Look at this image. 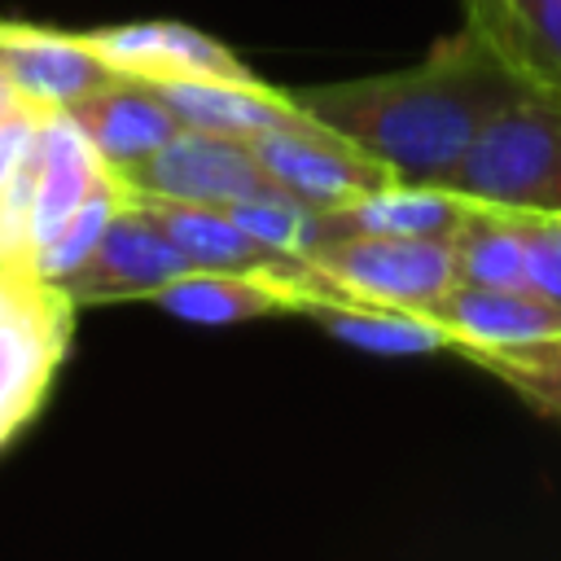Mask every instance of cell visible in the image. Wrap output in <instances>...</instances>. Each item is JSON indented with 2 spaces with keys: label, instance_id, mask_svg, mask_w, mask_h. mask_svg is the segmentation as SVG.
Segmentation results:
<instances>
[{
  "label": "cell",
  "instance_id": "obj_1",
  "mask_svg": "<svg viewBox=\"0 0 561 561\" xmlns=\"http://www.w3.org/2000/svg\"><path fill=\"white\" fill-rule=\"evenodd\" d=\"M522 92L465 26L403 70L294 88L316 123L381 158L399 180L425 184H447L482 123Z\"/></svg>",
  "mask_w": 561,
  "mask_h": 561
},
{
  "label": "cell",
  "instance_id": "obj_2",
  "mask_svg": "<svg viewBox=\"0 0 561 561\" xmlns=\"http://www.w3.org/2000/svg\"><path fill=\"white\" fill-rule=\"evenodd\" d=\"M447 184L508 210H561V96H513L482 123Z\"/></svg>",
  "mask_w": 561,
  "mask_h": 561
},
{
  "label": "cell",
  "instance_id": "obj_3",
  "mask_svg": "<svg viewBox=\"0 0 561 561\" xmlns=\"http://www.w3.org/2000/svg\"><path fill=\"white\" fill-rule=\"evenodd\" d=\"M320 289L408 311H434L460 280L447 237H333L302 254Z\"/></svg>",
  "mask_w": 561,
  "mask_h": 561
},
{
  "label": "cell",
  "instance_id": "obj_4",
  "mask_svg": "<svg viewBox=\"0 0 561 561\" xmlns=\"http://www.w3.org/2000/svg\"><path fill=\"white\" fill-rule=\"evenodd\" d=\"M75 311V298L44 276L0 311V451L44 412L70 355Z\"/></svg>",
  "mask_w": 561,
  "mask_h": 561
},
{
  "label": "cell",
  "instance_id": "obj_5",
  "mask_svg": "<svg viewBox=\"0 0 561 561\" xmlns=\"http://www.w3.org/2000/svg\"><path fill=\"white\" fill-rule=\"evenodd\" d=\"M250 149H254L267 184H276L280 193L298 197L311 210L342 206L386 180H399L381 158H373L368 149H359L355 140H346L342 131H333L316 118L259 131L250 140Z\"/></svg>",
  "mask_w": 561,
  "mask_h": 561
},
{
  "label": "cell",
  "instance_id": "obj_6",
  "mask_svg": "<svg viewBox=\"0 0 561 561\" xmlns=\"http://www.w3.org/2000/svg\"><path fill=\"white\" fill-rule=\"evenodd\" d=\"M131 193L175 197V202H206V206H232L259 188H267V175L250 149V140L215 136L197 127H180L162 149L149 158L114 171Z\"/></svg>",
  "mask_w": 561,
  "mask_h": 561
},
{
  "label": "cell",
  "instance_id": "obj_7",
  "mask_svg": "<svg viewBox=\"0 0 561 561\" xmlns=\"http://www.w3.org/2000/svg\"><path fill=\"white\" fill-rule=\"evenodd\" d=\"M180 272H188V259L123 188V206L105 224L96 250L83 259L79 272L61 280V289L75 298V307H101V302H127V298L153 302V294L171 285Z\"/></svg>",
  "mask_w": 561,
  "mask_h": 561
},
{
  "label": "cell",
  "instance_id": "obj_8",
  "mask_svg": "<svg viewBox=\"0 0 561 561\" xmlns=\"http://www.w3.org/2000/svg\"><path fill=\"white\" fill-rule=\"evenodd\" d=\"M88 48L110 66V75H131L145 83L171 79H254V70L210 31L175 22V18H145V22H114L83 31Z\"/></svg>",
  "mask_w": 561,
  "mask_h": 561
},
{
  "label": "cell",
  "instance_id": "obj_9",
  "mask_svg": "<svg viewBox=\"0 0 561 561\" xmlns=\"http://www.w3.org/2000/svg\"><path fill=\"white\" fill-rule=\"evenodd\" d=\"M307 298L302 259H267L254 267H188L153 294V302L188 324H241L263 316H298Z\"/></svg>",
  "mask_w": 561,
  "mask_h": 561
},
{
  "label": "cell",
  "instance_id": "obj_10",
  "mask_svg": "<svg viewBox=\"0 0 561 561\" xmlns=\"http://www.w3.org/2000/svg\"><path fill=\"white\" fill-rule=\"evenodd\" d=\"M430 316H438L447 329L451 351L473 364L522 355L561 337V307L535 289H486L456 280Z\"/></svg>",
  "mask_w": 561,
  "mask_h": 561
},
{
  "label": "cell",
  "instance_id": "obj_11",
  "mask_svg": "<svg viewBox=\"0 0 561 561\" xmlns=\"http://www.w3.org/2000/svg\"><path fill=\"white\" fill-rule=\"evenodd\" d=\"M473 197H465L451 184H425V180H386L342 206L311 210L307 219V245L333 241V237H456L469 219Z\"/></svg>",
  "mask_w": 561,
  "mask_h": 561
},
{
  "label": "cell",
  "instance_id": "obj_12",
  "mask_svg": "<svg viewBox=\"0 0 561 561\" xmlns=\"http://www.w3.org/2000/svg\"><path fill=\"white\" fill-rule=\"evenodd\" d=\"M0 79L35 110H70L110 79V66L88 48L83 31L0 18Z\"/></svg>",
  "mask_w": 561,
  "mask_h": 561
},
{
  "label": "cell",
  "instance_id": "obj_13",
  "mask_svg": "<svg viewBox=\"0 0 561 561\" xmlns=\"http://www.w3.org/2000/svg\"><path fill=\"white\" fill-rule=\"evenodd\" d=\"M460 13L526 92L561 96V0H460Z\"/></svg>",
  "mask_w": 561,
  "mask_h": 561
},
{
  "label": "cell",
  "instance_id": "obj_14",
  "mask_svg": "<svg viewBox=\"0 0 561 561\" xmlns=\"http://www.w3.org/2000/svg\"><path fill=\"white\" fill-rule=\"evenodd\" d=\"M66 114L79 123L92 149L110 162V171H123L149 158L180 131V118L162 101V92L131 75H110L105 83L83 92Z\"/></svg>",
  "mask_w": 561,
  "mask_h": 561
},
{
  "label": "cell",
  "instance_id": "obj_15",
  "mask_svg": "<svg viewBox=\"0 0 561 561\" xmlns=\"http://www.w3.org/2000/svg\"><path fill=\"white\" fill-rule=\"evenodd\" d=\"M114 180L110 162L92 149L66 110H48L35 136V184H31V263L35 250L96 193Z\"/></svg>",
  "mask_w": 561,
  "mask_h": 561
},
{
  "label": "cell",
  "instance_id": "obj_16",
  "mask_svg": "<svg viewBox=\"0 0 561 561\" xmlns=\"http://www.w3.org/2000/svg\"><path fill=\"white\" fill-rule=\"evenodd\" d=\"M153 88L175 110L180 127L237 136V140H254L259 131L311 118L298 105L294 88H276L259 75L254 79H171V83H153Z\"/></svg>",
  "mask_w": 561,
  "mask_h": 561
},
{
  "label": "cell",
  "instance_id": "obj_17",
  "mask_svg": "<svg viewBox=\"0 0 561 561\" xmlns=\"http://www.w3.org/2000/svg\"><path fill=\"white\" fill-rule=\"evenodd\" d=\"M298 316L316 320L324 333H333L337 342H346L355 351H368V355H438V351H451V337L438 324V316L320 289L311 280V272H307V298H302Z\"/></svg>",
  "mask_w": 561,
  "mask_h": 561
},
{
  "label": "cell",
  "instance_id": "obj_18",
  "mask_svg": "<svg viewBox=\"0 0 561 561\" xmlns=\"http://www.w3.org/2000/svg\"><path fill=\"white\" fill-rule=\"evenodd\" d=\"M127 197L171 237V245L188 259V267H254V263L276 259L254 245V237L228 215V206L175 202V197H153V193H131V188Z\"/></svg>",
  "mask_w": 561,
  "mask_h": 561
},
{
  "label": "cell",
  "instance_id": "obj_19",
  "mask_svg": "<svg viewBox=\"0 0 561 561\" xmlns=\"http://www.w3.org/2000/svg\"><path fill=\"white\" fill-rule=\"evenodd\" d=\"M456 245V272L465 285H486V289H530L526 285V241L517 210L473 202L469 219L451 237Z\"/></svg>",
  "mask_w": 561,
  "mask_h": 561
},
{
  "label": "cell",
  "instance_id": "obj_20",
  "mask_svg": "<svg viewBox=\"0 0 561 561\" xmlns=\"http://www.w3.org/2000/svg\"><path fill=\"white\" fill-rule=\"evenodd\" d=\"M118 206H123V180L114 175L105 188H96V193L35 250V272H39L44 280H53V285H61L70 272H79L83 259L96 250V241H101V232H105V224L114 219Z\"/></svg>",
  "mask_w": 561,
  "mask_h": 561
},
{
  "label": "cell",
  "instance_id": "obj_21",
  "mask_svg": "<svg viewBox=\"0 0 561 561\" xmlns=\"http://www.w3.org/2000/svg\"><path fill=\"white\" fill-rule=\"evenodd\" d=\"M228 215L254 237L259 250H267V254H276V259H302L311 206H302L298 197L280 193L276 184H267V188H259V193L232 202Z\"/></svg>",
  "mask_w": 561,
  "mask_h": 561
},
{
  "label": "cell",
  "instance_id": "obj_22",
  "mask_svg": "<svg viewBox=\"0 0 561 561\" xmlns=\"http://www.w3.org/2000/svg\"><path fill=\"white\" fill-rule=\"evenodd\" d=\"M486 373H495L530 412L548 416L561 425V337L522 355H504V359H486Z\"/></svg>",
  "mask_w": 561,
  "mask_h": 561
},
{
  "label": "cell",
  "instance_id": "obj_23",
  "mask_svg": "<svg viewBox=\"0 0 561 561\" xmlns=\"http://www.w3.org/2000/svg\"><path fill=\"white\" fill-rule=\"evenodd\" d=\"M526 241V285L561 307V210H517Z\"/></svg>",
  "mask_w": 561,
  "mask_h": 561
}]
</instances>
